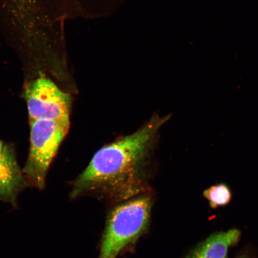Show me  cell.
Here are the masks:
<instances>
[{"instance_id":"obj_1","label":"cell","mask_w":258,"mask_h":258,"mask_svg":"<svg viewBox=\"0 0 258 258\" xmlns=\"http://www.w3.org/2000/svg\"><path fill=\"white\" fill-rule=\"evenodd\" d=\"M170 116H153L135 133L100 149L72 184L70 198L90 195L125 202L143 195L152 174L161 127Z\"/></svg>"},{"instance_id":"obj_2","label":"cell","mask_w":258,"mask_h":258,"mask_svg":"<svg viewBox=\"0 0 258 258\" xmlns=\"http://www.w3.org/2000/svg\"><path fill=\"white\" fill-rule=\"evenodd\" d=\"M152 200L141 195L122 203L109 213L99 258H116L133 244L149 226Z\"/></svg>"},{"instance_id":"obj_3","label":"cell","mask_w":258,"mask_h":258,"mask_svg":"<svg viewBox=\"0 0 258 258\" xmlns=\"http://www.w3.org/2000/svg\"><path fill=\"white\" fill-rule=\"evenodd\" d=\"M29 121L30 152L22 172L30 186L42 190L50 164L69 131L70 121L45 118Z\"/></svg>"},{"instance_id":"obj_4","label":"cell","mask_w":258,"mask_h":258,"mask_svg":"<svg viewBox=\"0 0 258 258\" xmlns=\"http://www.w3.org/2000/svg\"><path fill=\"white\" fill-rule=\"evenodd\" d=\"M22 96L27 103L29 120L70 121L72 96L46 76L35 77L26 83Z\"/></svg>"},{"instance_id":"obj_5","label":"cell","mask_w":258,"mask_h":258,"mask_svg":"<svg viewBox=\"0 0 258 258\" xmlns=\"http://www.w3.org/2000/svg\"><path fill=\"white\" fill-rule=\"evenodd\" d=\"M29 185L19 167L14 148L0 157V202L17 206L18 196Z\"/></svg>"},{"instance_id":"obj_6","label":"cell","mask_w":258,"mask_h":258,"mask_svg":"<svg viewBox=\"0 0 258 258\" xmlns=\"http://www.w3.org/2000/svg\"><path fill=\"white\" fill-rule=\"evenodd\" d=\"M240 235L237 229L213 234L188 258H227L228 249L239 241Z\"/></svg>"},{"instance_id":"obj_7","label":"cell","mask_w":258,"mask_h":258,"mask_svg":"<svg viewBox=\"0 0 258 258\" xmlns=\"http://www.w3.org/2000/svg\"><path fill=\"white\" fill-rule=\"evenodd\" d=\"M203 195L213 209L228 205L233 198L230 187L223 182L209 186L203 191Z\"/></svg>"},{"instance_id":"obj_8","label":"cell","mask_w":258,"mask_h":258,"mask_svg":"<svg viewBox=\"0 0 258 258\" xmlns=\"http://www.w3.org/2000/svg\"><path fill=\"white\" fill-rule=\"evenodd\" d=\"M10 145L6 144L0 140V157L5 153V151L8 149Z\"/></svg>"}]
</instances>
